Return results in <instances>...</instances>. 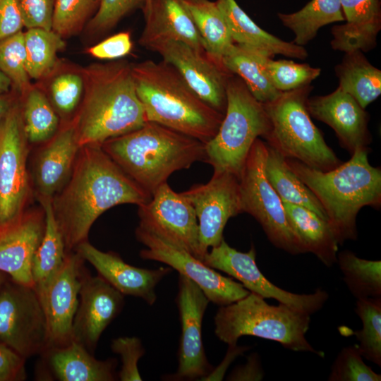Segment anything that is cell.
I'll return each mask as SVG.
<instances>
[{
    "mask_svg": "<svg viewBox=\"0 0 381 381\" xmlns=\"http://www.w3.org/2000/svg\"><path fill=\"white\" fill-rule=\"evenodd\" d=\"M151 197L101 146L81 147L68 182L52 198L66 251L87 241L92 226L107 210L122 204L139 206Z\"/></svg>",
    "mask_w": 381,
    "mask_h": 381,
    "instance_id": "1",
    "label": "cell"
},
{
    "mask_svg": "<svg viewBox=\"0 0 381 381\" xmlns=\"http://www.w3.org/2000/svg\"><path fill=\"white\" fill-rule=\"evenodd\" d=\"M265 171L269 182L282 202L308 208L328 221L316 196L291 171L286 159L267 144Z\"/></svg>",
    "mask_w": 381,
    "mask_h": 381,
    "instance_id": "33",
    "label": "cell"
},
{
    "mask_svg": "<svg viewBox=\"0 0 381 381\" xmlns=\"http://www.w3.org/2000/svg\"><path fill=\"white\" fill-rule=\"evenodd\" d=\"M182 1L198 30L205 53L215 61L222 63V57L234 42L216 1Z\"/></svg>",
    "mask_w": 381,
    "mask_h": 381,
    "instance_id": "32",
    "label": "cell"
},
{
    "mask_svg": "<svg viewBox=\"0 0 381 381\" xmlns=\"http://www.w3.org/2000/svg\"><path fill=\"white\" fill-rule=\"evenodd\" d=\"M101 0H56L52 30L64 39L78 33L98 10Z\"/></svg>",
    "mask_w": 381,
    "mask_h": 381,
    "instance_id": "41",
    "label": "cell"
},
{
    "mask_svg": "<svg viewBox=\"0 0 381 381\" xmlns=\"http://www.w3.org/2000/svg\"><path fill=\"white\" fill-rule=\"evenodd\" d=\"M263 103L243 81L232 75L226 85V107L217 134L205 143V162L214 170L227 171L238 179L255 140L270 129Z\"/></svg>",
    "mask_w": 381,
    "mask_h": 381,
    "instance_id": "8",
    "label": "cell"
},
{
    "mask_svg": "<svg viewBox=\"0 0 381 381\" xmlns=\"http://www.w3.org/2000/svg\"><path fill=\"white\" fill-rule=\"evenodd\" d=\"M101 147L151 195L171 174L206 158L205 143L152 121Z\"/></svg>",
    "mask_w": 381,
    "mask_h": 381,
    "instance_id": "5",
    "label": "cell"
},
{
    "mask_svg": "<svg viewBox=\"0 0 381 381\" xmlns=\"http://www.w3.org/2000/svg\"><path fill=\"white\" fill-rule=\"evenodd\" d=\"M268 58L270 57L260 50L234 43L222 57V63L243 81L257 100L266 103L281 93L274 87L267 72Z\"/></svg>",
    "mask_w": 381,
    "mask_h": 381,
    "instance_id": "29",
    "label": "cell"
},
{
    "mask_svg": "<svg viewBox=\"0 0 381 381\" xmlns=\"http://www.w3.org/2000/svg\"><path fill=\"white\" fill-rule=\"evenodd\" d=\"M138 226L202 260L198 223L195 210L167 182L161 185L149 201L138 206Z\"/></svg>",
    "mask_w": 381,
    "mask_h": 381,
    "instance_id": "15",
    "label": "cell"
},
{
    "mask_svg": "<svg viewBox=\"0 0 381 381\" xmlns=\"http://www.w3.org/2000/svg\"><path fill=\"white\" fill-rule=\"evenodd\" d=\"M369 152L368 147L358 148L349 160L327 171L285 158L323 207L339 245L357 238L356 217L361 208L381 206V169L370 164Z\"/></svg>",
    "mask_w": 381,
    "mask_h": 381,
    "instance_id": "3",
    "label": "cell"
},
{
    "mask_svg": "<svg viewBox=\"0 0 381 381\" xmlns=\"http://www.w3.org/2000/svg\"><path fill=\"white\" fill-rule=\"evenodd\" d=\"M355 313L362 321L363 328L353 331L363 358L381 366V297L356 301Z\"/></svg>",
    "mask_w": 381,
    "mask_h": 381,
    "instance_id": "39",
    "label": "cell"
},
{
    "mask_svg": "<svg viewBox=\"0 0 381 381\" xmlns=\"http://www.w3.org/2000/svg\"><path fill=\"white\" fill-rule=\"evenodd\" d=\"M84 262L76 251L67 252L63 266L39 296L47 327V348L72 341L73 323L86 270Z\"/></svg>",
    "mask_w": 381,
    "mask_h": 381,
    "instance_id": "18",
    "label": "cell"
},
{
    "mask_svg": "<svg viewBox=\"0 0 381 381\" xmlns=\"http://www.w3.org/2000/svg\"><path fill=\"white\" fill-rule=\"evenodd\" d=\"M85 91L83 71L66 69L52 78L46 94L62 123L71 121L81 104Z\"/></svg>",
    "mask_w": 381,
    "mask_h": 381,
    "instance_id": "38",
    "label": "cell"
},
{
    "mask_svg": "<svg viewBox=\"0 0 381 381\" xmlns=\"http://www.w3.org/2000/svg\"><path fill=\"white\" fill-rule=\"evenodd\" d=\"M313 88L308 85L283 92L274 99L263 103L271 125L264 138L284 158L327 171L341 162L325 143L308 111L306 101Z\"/></svg>",
    "mask_w": 381,
    "mask_h": 381,
    "instance_id": "7",
    "label": "cell"
},
{
    "mask_svg": "<svg viewBox=\"0 0 381 381\" xmlns=\"http://www.w3.org/2000/svg\"><path fill=\"white\" fill-rule=\"evenodd\" d=\"M123 306L124 295L99 275L91 276L86 270L73 323L72 341L94 353L102 334Z\"/></svg>",
    "mask_w": 381,
    "mask_h": 381,
    "instance_id": "19",
    "label": "cell"
},
{
    "mask_svg": "<svg viewBox=\"0 0 381 381\" xmlns=\"http://www.w3.org/2000/svg\"><path fill=\"white\" fill-rule=\"evenodd\" d=\"M339 87L353 97L363 109L381 94V71L360 50L346 52L335 66Z\"/></svg>",
    "mask_w": 381,
    "mask_h": 381,
    "instance_id": "31",
    "label": "cell"
},
{
    "mask_svg": "<svg viewBox=\"0 0 381 381\" xmlns=\"http://www.w3.org/2000/svg\"><path fill=\"white\" fill-rule=\"evenodd\" d=\"M82 71L85 91L73 119L80 147L101 146L147 122L136 93L132 64L119 60L93 64Z\"/></svg>",
    "mask_w": 381,
    "mask_h": 381,
    "instance_id": "2",
    "label": "cell"
},
{
    "mask_svg": "<svg viewBox=\"0 0 381 381\" xmlns=\"http://www.w3.org/2000/svg\"><path fill=\"white\" fill-rule=\"evenodd\" d=\"M74 250L94 267L99 277L123 295L140 298L150 306L157 300V285L172 271L170 267L148 270L133 266L119 254L102 251L88 241L78 245Z\"/></svg>",
    "mask_w": 381,
    "mask_h": 381,
    "instance_id": "22",
    "label": "cell"
},
{
    "mask_svg": "<svg viewBox=\"0 0 381 381\" xmlns=\"http://www.w3.org/2000/svg\"><path fill=\"white\" fill-rule=\"evenodd\" d=\"M193 205L198 223L202 260L209 248L218 246L228 220L243 213L239 179L234 174L214 170L210 180L181 193Z\"/></svg>",
    "mask_w": 381,
    "mask_h": 381,
    "instance_id": "14",
    "label": "cell"
},
{
    "mask_svg": "<svg viewBox=\"0 0 381 381\" xmlns=\"http://www.w3.org/2000/svg\"><path fill=\"white\" fill-rule=\"evenodd\" d=\"M266 154L267 143L257 138L239 177L243 212L258 222L275 247L291 255L306 253L287 219L281 198L266 176Z\"/></svg>",
    "mask_w": 381,
    "mask_h": 381,
    "instance_id": "9",
    "label": "cell"
},
{
    "mask_svg": "<svg viewBox=\"0 0 381 381\" xmlns=\"http://www.w3.org/2000/svg\"><path fill=\"white\" fill-rule=\"evenodd\" d=\"M329 381H380L381 375L363 361L357 345L343 348L334 360Z\"/></svg>",
    "mask_w": 381,
    "mask_h": 381,
    "instance_id": "43",
    "label": "cell"
},
{
    "mask_svg": "<svg viewBox=\"0 0 381 381\" xmlns=\"http://www.w3.org/2000/svg\"><path fill=\"white\" fill-rule=\"evenodd\" d=\"M37 368L40 380L58 381H114L117 361L98 360L82 344L72 341L59 347L47 348Z\"/></svg>",
    "mask_w": 381,
    "mask_h": 381,
    "instance_id": "24",
    "label": "cell"
},
{
    "mask_svg": "<svg viewBox=\"0 0 381 381\" xmlns=\"http://www.w3.org/2000/svg\"><path fill=\"white\" fill-rule=\"evenodd\" d=\"M16 93L0 94V122L8 114L14 104L19 100Z\"/></svg>",
    "mask_w": 381,
    "mask_h": 381,
    "instance_id": "51",
    "label": "cell"
},
{
    "mask_svg": "<svg viewBox=\"0 0 381 381\" xmlns=\"http://www.w3.org/2000/svg\"><path fill=\"white\" fill-rule=\"evenodd\" d=\"M346 23L331 28L334 50L367 52L377 44L381 30L380 0H340Z\"/></svg>",
    "mask_w": 381,
    "mask_h": 381,
    "instance_id": "26",
    "label": "cell"
},
{
    "mask_svg": "<svg viewBox=\"0 0 381 381\" xmlns=\"http://www.w3.org/2000/svg\"><path fill=\"white\" fill-rule=\"evenodd\" d=\"M45 213V229L32 264L34 288L40 296L64 265L67 251L56 222L52 198H37Z\"/></svg>",
    "mask_w": 381,
    "mask_h": 381,
    "instance_id": "30",
    "label": "cell"
},
{
    "mask_svg": "<svg viewBox=\"0 0 381 381\" xmlns=\"http://www.w3.org/2000/svg\"><path fill=\"white\" fill-rule=\"evenodd\" d=\"M80 149L73 121L62 123L56 134L35 156L31 181L36 198H52L64 187Z\"/></svg>",
    "mask_w": 381,
    "mask_h": 381,
    "instance_id": "23",
    "label": "cell"
},
{
    "mask_svg": "<svg viewBox=\"0 0 381 381\" xmlns=\"http://www.w3.org/2000/svg\"><path fill=\"white\" fill-rule=\"evenodd\" d=\"M44 229L45 213L41 206L27 209L0 226V271L16 282L34 287L32 264Z\"/></svg>",
    "mask_w": 381,
    "mask_h": 381,
    "instance_id": "20",
    "label": "cell"
},
{
    "mask_svg": "<svg viewBox=\"0 0 381 381\" xmlns=\"http://www.w3.org/2000/svg\"><path fill=\"white\" fill-rule=\"evenodd\" d=\"M132 74L147 121L205 144L217 134L224 114L203 101L171 64L146 60L133 64Z\"/></svg>",
    "mask_w": 381,
    "mask_h": 381,
    "instance_id": "4",
    "label": "cell"
},
{
    "mask_svg": "<svg viewBox=\"0 0 381 381\" xmlns=\"http://www.w3.org/2000/svg\"><path fill=\"white\" fill-rule=\"evenodd\" d=\"M181 327L178 368L171 380H204L214 370L203 346L202 319L210 301L200 287L179 274L176 298Z\"/></svg>",
    "mask_w": 381,
    "mask_h": 381,
    "instance_id": "16",
    "label": "cell"
},
{
    "mask_svg": "<svg viewBox=\"0 0 381 381\" xmlns=\"http://www.w3.org/2000/svg\"><path fill=\"white\" fill-rule=\"evenodd\" d=\"M310 316L282 303L270 305L250 292L236 302L219 306L214 318V333L229 346L236 345L241 337L248 335L277 341L291 351L323 357V352L315 349L306 338Z\"/></svg>",
    "mask_w": 381,
    "mask_h": 381,
    "instance_id": "6",
    "label": "cell"
},
{
    "mask_svg": "<svg viewBox=\"0 0 381 381\" xmlns=\"http://www.w3.org/2000/svg\"><path fill=\"white\" fill-rule=\"evenodd\" d=\"M135 234L146 247L140 251L141 258L162 262L187 277L200 287L210 302L226 306L250 294L241 283L220 274L186 250L155 234L138 226Z\"/></svg>",
    "mask_w": 381,
    "mask_h": 381,
    "instance_id": "13",
    "label": "cell"
},
{
    "mask_svg": "<svg viewBox=\"0 0 381 381\" xmlns=\"http://www.w3.org/2000/svg\"><path fill=\"white\" fill-rule=\"evenodd\" d=\"M26 71L30 78L41 80L51 75L57 68V53L65 47L58 33L39 28L24 32Z\"/></svg>",
    "mask_w": 381,
    "mask_h": 381,
    "instance_id": "36",
    "label": "cell"
},
{
    "mask_svg": "<svg viewBox=\"0 0 381 381\" xmlns=\"http://www.w3.org/2000/svg\"><path fill=\"white\" fill-rule=\"evenodd\" d=\"M277 16L294 32L293 42L302 47L314 39L322 27L345 20L340 0H310L296 12L278 13Z\"/></svg>",
    "mask_w": 381,
    "mask_h": 381,
    "instance_id": "34",
    "label": "cell"
},
{
    "mask_svg": "<svg viewBox=\"0 0 381 381\" xmlns=\"http://www.w3.org/2000/svg\"><path fill=\"white\" fill-rule=\"evenodd\" d=\"M255 256L253 245L244 253L229 246L223 239L205 255L202 261L208 267L236 279L250 292L263 298H273L298 312L310 315L323 307L329 298L327 291L320 288L309 294L285 291L262 274L256 264Z\"/></svg>",
    "mask_w": 381,
    "mask_h": 381,
    "instance_id": "12",
    "label": "cell"
},
{
    "mask_svg": "<svg viewBox=\"0 0 381 381\" xmlns=\"http://www.w3.org/2000/svg\"><path fill=\"white\" fill-rule=\"evenodd\" d=\"M337 262L351 294L357 299L381 297V261L358 258L350 250L337 253Z\"/></svg>",
    "mask_w": 381,
    "mask_h": 381,
    "instance_id": "37",
    "label": "cell"
},
{
    "mask_svg": "<svg viewBox=\"0 0 381 381\" xmlns=\"http://www.w3.org/2000/svg\"><path fill=\"white\" fill-rule=\"evenodd\" d=\"M26 358L0 342V381H23L27 377Z\"/></svg>",
    "mask_w": 381,
    "mask_h": 381,
    "instance_id": "48",
    "label": "cell"
},
{
    "mask_svg": "<svg viewBox=\"0 0 381 381\" xmlns=\"http://www.w3.org/2000/svg\"><path fill=\"white\" fill-rule=\"evenodd\" d=\"M264 377L260 356L253 353L248 357L246 364L235 368L227 377V380H261Z\"/></svg>",
    "mask_w": 381,
    "mask_h": 381,
    "instance_id": "50",
    "label": "cell"
},
{
    "mask_svg": "<svg viewBox=\"0 0 381 381\" xmlns=\"http://www.w3.org/2000/svg\"><path fill=\"white\" fill-rule=\"evenodd\" d=\"M234 43L256 49L272 58L276 54L303 60L308 56L304 47L286 42L258 25L236 0H216Z\"/></svg>",
    "mask_w": 381,
    "mask_h": 381,
    "instance_id": "27",
    "label": "cell"
},
{
    "mask_svg": "<svg viewBox=\"0 0 381 381\" xmlns=\"http://www.w3.org/2000/svg\"><path fill=\"white\" fill-rule=\"evenodd\" d=\"M266 66L274 87L281 92L291 91L308 85L321 73L320 68L292 60H273L268 58Z\"/></svg>",
    "mask_w": 381,
    "mask_h": 381,
    "instance_id": "42",
    "label": "cell"
},
{
    "mask_svg": "<svg viewBox=\"0 0 381 381\" xmlns=\"http://www.w3.org/2000/svg\"><path fill=\"white\" fill-rule=\"evenodd\" d=\"M111 351L121 357V366L118 373L121 381H141L138 363L145 350L141 340L136 337H120L114 339Z\"/></svg>",
    "mask_w": 381,
    "mask_h": 381,
    "instance_id": "45",
    "label": "cell"
},
{
    "mask_svg": "<svg viewBox=\"0 0 381 381\" xmlns=\"http://www.w3.org/2000/svg\"><path fill=\"white\" fill-rule=\"evenodd\" d=\"M23 27L18 0H0V40L22 31Z\"/></svg>",
    "mask_w": 381,
    "mask_h": 381,
    "instance_id": "49",
    "label": "cell"
},
{
    "mask_svg": "<svg viewBox=\"0 0 381 381\" xmlns=\"http://www.w3.org/2000/svg\"><path fill=\"white\" fill-rule=\"evenodd\" d=\"M282 202L287 219L306 253H312L327 267L336 263L339 244L329 222L308 208Z\"/></svg>",
    "mask_w": 381,
    "mask_h": 381,
    "instance_id": "28",
    "label": "cell"
},
{
    "mask_svg": "<svg viewBox=\"0 0 381 381\" xmlns=\"http://www.w3.org/2000/svg\"><path fill=\"white\" fill-rule=\"evenodd\" d=\"M25 63L23 32L0 40V70L11 80L12 88L19 97L31 87Z\"/></svg>",
    "mask_w": 381,
    "mask_h": 381,
    "instance_id": "40",
    "label": "cell"
},
{
    "mask_svg": "<svg viewBox=\"0 0 381 381\" xmlns=\"http://www.w3.org/2000/svg\"><path fill=\"white\" fill-rule=\"evenodd\" d=\"M12 87L11 80L0 70V94L8 93Z\"/></svg>",
    "mask_w": 381,
    "mask_h": 381,
    "instance_id": "52",
    "label": "cell"
},
{
    "mask_svg": "<svg viewBox=\"0 0 381 381\" xmlns=\"http://www.w3.org/2000/svg\"><path fill=\"white\" fill-rule=\"evenodd\" d=\"M56 0H18L26 29L39 28L51 30Z\"/></svg>",
    "mask_w": 381,
    "mask_h": 381,
    "instance_id": "46",
    "label": "cell"
},
{
    "mask_svg": "<svg viewBox=\"0 0 381 381\" xmlns=\"http://www.w3.org/2000/svg\"><path fill=\"white\" fill-rule=\"evenodd\" d=\"M150 50L157 52L163 61L174 66L203 101L224 114L226 85L233 74L222 63L180 41H166Z\"/></svg>",
    "mask_w": 381,
    "mask_h": 381,
    "instance_id": "17",
    "label": "cell"
},
{
    "mask_svg": "<svg viewBox=\"0 0 381 381\" xmlns=\"http://www.w3.org/2000/svg\"><path fill=\"white\" fill-rule=\"evenodd\" d=\"M0 342L26 359L40 355L48 346L45 315L37 291L9 277L0 291Z\"/></svg>",
    "mask_w": 381,
    "mask_h": 381,
    "instance_id": "11",
    "label": "cell"
},
{
    "mask_svg": "<svg viewBox=\"0 0 381 381\" xmlns=\"http://www.w3.org/2000/svg\"><path fill=\"white\" fill-rule=\"evenodd\" d=\"M133 48V42L129 32H121L101 41L87 50L92 56L113 60L128 55Z\"/></svg>",
    "mask_w": 381,
    "mask_h": 381,
    "instance_id": "47",
    "label": "cell"
},
{
    "mask_svg": "<svg viewBox=\"0 0 381 381\" xmlns=\"http://www.w3.org/2000/svg\"><path fill=\"white\" fill-rule=\"evenodd\" d=\"M143 12L145 27L138 42L145 49L150 50L156 44L175 40L205 53L200 37L182 0H151Z\"/></svg>",
    "mask_w": 381,
    "mask_h": 381,
    "instance_id": "25",
    "label": "cell"
},
{
    "mask_svg": "<svg viewBox=\"0 0 381 381\" xmlns=\"http://www.w3.org/2000/svg\"><path fill=\"white\" fill-rule=\"evenodd\" d=\"M151 0H145V5L143 8V11H144L150 4Z\"/></svg>",
    "mask_w": 381,
    "mask_h": 381,
    "instance_id": "54",
    "label": "cell"
},
{
    "mask_svg": "<svg viewBox=\"0 0 381 381\" xmlns=\"http://www.w3.org/2000/svg\"><path fill=\"white\" fill-rule=\"evenodd\" d=\"M28 153L18 100L0 122V226L20 217L31 200Z\"/></svg>",
    "mask_w": 381,
    "mask_h": 381,
    "instance_id": "10",
    "label": "cell"
},
{
    "mask_svg": "<svg viewBox=\"0 0 381 381\" xmlns=\"http://www.w3.org/2000/svg\"><path fill=\"white\" fill-rule=\"evenodd\" d=\"M145 0H101L97 11L87 23L92 34H103L137 8L143 9Z\"/></svg>",
    "mask_w": 381,
    "mask_h": 381,
    "instance_id": "44",
    "label": "cell"
},
{
    "mask_svg": "<svg viewBox=\"0 0 381 381\" xmlns=\"http://www.w3.org/2000/svg\"><path fill=\"white\" fill-rule=\"evenodd\" d=\"M8 277V276L6 273L0 271V291L5 281L7 279Z\"/></svg>",
    "mask_w": 381,
    "mask_h": 381,
    "instance_id": "53",
    "label": "cell"
},
{
    "mask_svg": "<svg viewBox=\"0 0 381 381\" xmlns=\"http://www.w3.org/2000/svg\"><path fill=\"white\" fill-rule=\"evenodd\" d=\"M20 102L23 130L29 144H44L61 127V119L42 90L31 87Z\"/></svg>",
    "mask_w": 381,
    "mask_h": 381,
    "instance_id": "35",
    "label": "cell"
},
{
    "mask_svg": "<svg viewBox=\"0 0 381 381\" xmlns=\"http://www.w3.org/2000/svg\"><path fill=\"white\" fill-rule=\"evenodd\" d=\"M306 107L310 116L334 130L341 145L351 155L372 142L368 112L340 87L326 95L308 97Z\"/></svg>",
    "mask_w": 381,
    "mask_h": 381,
    "instance_id": "21",
    "label": "cell"
}]
</instances>
